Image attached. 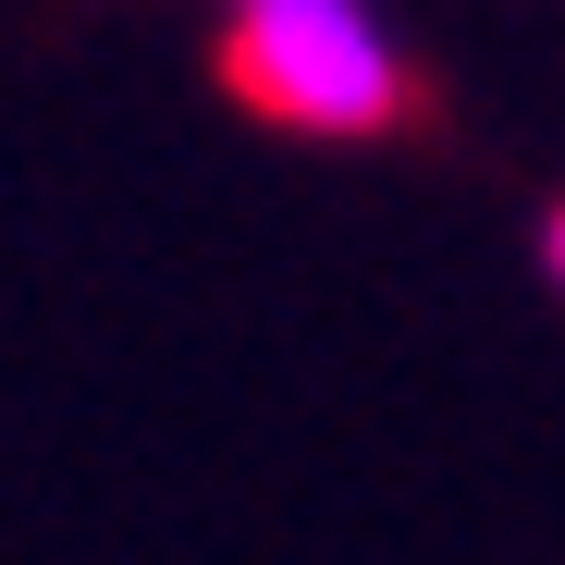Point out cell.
<instances>
[{
	"label": "cell",
	"instance_id": "1",
	"mask_svg": "<svg viewBox=\"0 0 565 565\" xmlns=\"http://www.w3.org/2000/svg\"><path fill=\"white\" fill-rule=\"evenodd\" d=\"M222 62L282 136L369 148L406 124V38L382 0H222Z\"/></svg>",
	"mask_w": 565,
	"mask_h": 565
},
{
	"label": "cell",
	"instance_id": "2",
	"mask_svg": "<svg viewBox=\"0 0 565 565\" xmlns=\"http://www.w3.org/2000/svg\"><path fill=\"white\" fill-rule=\"evenodd\" d=\"M541 258H553V282H565V210H553V222H541Z\"/></svg>",
	"mask_w": 565,
	"mask_h": 565
}]
</instances>
